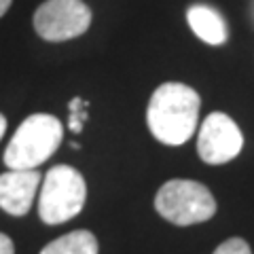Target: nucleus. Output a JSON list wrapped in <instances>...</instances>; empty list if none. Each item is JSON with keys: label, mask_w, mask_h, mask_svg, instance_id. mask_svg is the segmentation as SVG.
I'll return each instance as SVG.
<instances>
[{"label": "nucleus", "mask_w": 254, "mask_h": 254, "mask_svg": "<svg viewBox=\"0 0 254 254\" xmlns=\"http://www.w3.org/2000/svg\"><path fill=\"white\" fill-rule=\"evenodd\" d=\"M199 93L182 83H163L150 95L146 123L163 144L180 146L193 136L199 121Z\"/></svg>", "instance_id": "1"}, {"label": "nucleus", "mask_w": 254, "mask_h": 254, "mask_svg": "<svg viewBox=\"0 0 254 254\" xmlns=\"http://www.w3.org/2000/svg\"><path fill=\"white\" fill-rule=\"evenodd\" d=\"M64 138V125L53 115H30L17 127L4 150L9 170H36L49 159Z\"/></svg>", "instance_id": "2"}, {"label": "nucleus", "mask_w": 254, "mask_h": 254, "mask_svg": "<svg viewBox=\"0 0 254 254\" xmlns=\"http://www.w3.org/2000/svg\"><path fill=\"white\" fill-rule=\"evenodd\" d=\"M87 185L81 172L70 165H55L47 172L38 197V216L47 225H62L83 210Z\"/></svg>", "instance_id": "3"}, {"label": "nucleus", "mask_w": 254, "mask_h": 254, "mask_svg": "<svg viewBox=\"0 0 254 254\" xmlns=\"http://www.w3.org/2000/svg\"><path fill=\"white\" fill-rule=\"evenodd\" d=\"M155 208L165 220L178 227L197 225L216 214V201L210 189L195 180H170L159 189Z\"/></svg>", "instance_id": "4"}, {"label": "nucleus", "mask_w": 254, "mask_h": 254, "mask_svg": "<svg viewBox=\"0 0 254 254\" xmlns=\"http://www.w3.org/2000/svg\"><path fill=\"white\" fill-rule=\"evenodd\" d=\"M91 9L83 0H47L34 13V30L49 43L70 41L87 32Z\"/></svg>", "instance_id": "5"}, {"label": "nucleus", "mask_w": 254, "mask_h": 254, "mask_svg": "<svg viewBox=\"0 0 254 254\" xmlns=\"http://www.w3.org/2000/svg\"><path fill=\"white\" fill-rule=\"evenodd\" d=\"M244 146V136L240 127L229 115L212 113L197 133V153L210 165H222L240 155Z\"/></svg>", "instance_id": "6"}, {"label": "nucleus", "mask_w": 254, "mask_h": 254, "mask_svg": "<svg viewBox=\"0 0 254 254\" xmlns=\"http://www.w3.org/2000/svg\"><path fill=\"white\" fill-rule=\"evenodd\" d=\"M38 187L41 174L36 170H9L0 174V208L11 216L28 214Z\"/></svg>", "instance_id": "7"}, {"label": "nucleus", "mask_w": 254, "mask_h": 254, "mask_svg": "<svg viewBox=\"0 0 254 254\" xmlns=\"http://www.w3.org/2000/svg\"><path fill=\"white\" fill-rule=\"evenodd\" d=\"M187 21H189L190 30H193L203 43L214 45V47L227 43V38H229L227 23L222 19V15L216 9H212V6L193 4L187 11Z\"/></svg>", "instance_id": "8"}, {"label": "nucleus", "mask_w": 254, "mask_h": 254, "mask_svg": "<svg viewBox=\"0 0 254 254\" xmlns=\"http://www.w3.org/2000/svg\"><path fill=\"white\" fill-rule=\"evenodd\" d=\"M41 254H98V240L91 231H72L47 244Z\"/></svg>", "instance_id": "9"}, {"label": "nucleus", "mask_w": 254, "mask_h": 254, "mask_svg": "<svg viewBox=\"0 0 254 254\" xmlns=\"http://www.w3.org/2000/svg\"><path fill=\"white\" fill-rule=\"evenodd\" d=\"M87 106H89V102L87 100H81V98H74L70 102V119H68V127L72 129L74 133H78L83 129V123L87 121Z\"/></svg>", "instance_id": "10"}, {"label": "nucleus", "mask_w": 254, "mask_h": 254, "mask_svg": "<svg viewBox=\"0 0 254 254\" xmlns=\"http://www.w3.org/2000/svg\"><path fill=\"white\" fill-rule=\"evenodd\" d=\"M214 254H252V250L242 237H231V240L222 242L218 248L214 250Z\"/></svg>", "instance_id": "11"}, {"label": "nucleus", "mask_w": 254, "mask_h": 254, "mask_svg": "<svg viewBox=\"0 0 254 254\" xmlns=\"http://www.w3.org/2000/svg\"><path fill=\"white\" fill-rule=\"evenodd\" d=\"M0 254H15V246L9 235L0 233Z\"/></svg>", "instance_id": "12"}, {"label": "nucleus", "mask_w": 254, "mask_h": 254, "mask_svg": "<svg viewBox=\"0 0 254 254\" xmlns=\"http://www.w3.org/2000/svg\"><path fill=\"white\" fill-rule=\"evenodd\" d=\"M11 2H13V0H0V17H2V15H4L6 11H9Z\"/></svg>", "instance_id": "13"}, {"label": "nucleus", "mask_w": 254, "mask_h": 254, "mask_svg": "<svg viewBox=\"0 0 254 254\" xmlns=\"http://www.w3.org/2000/svg\"><path fill=\"white\" fill-rule=\"evenodd\" d=\"M4 131H6V119H4L2 115H0V140H2Z\"/></svg>", "instance_id": "14"}]
</instances>
